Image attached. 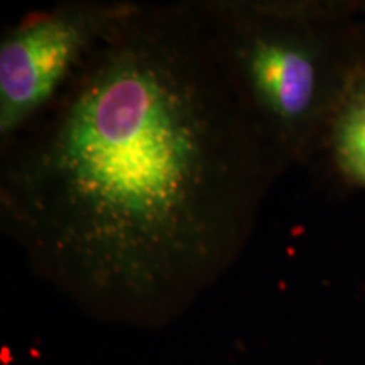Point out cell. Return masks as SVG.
<instances>
[{"instance_id": "cell-4", "label": "cell", "mask_w": 365, "mask_h": 365, "mask_svg": "<svg viewBox=\"0 0 365 365\" xmlns=\"http://www.w3.org/2000/svg\"><path fill=\"white\" fill-rule=\"evenodd\" d=\"M318 158L349 188L365 190V61L346 83L328 122Z\"/></svg>"}, {"instance_id": "cell-1", "label": "cell", "mask_w": 365, "mask_h": 365, "mask_svg": "<svg viewBox=\"0 0 365 365\" xmlns=\"http://www.w3.org/2000/svg\"><path fill=\"white\" fill-rule=\"evenodd\" d=\"M286 170L195 2H134L0 143V228L88 318L161 330L237 266Z\"/></svg>"}, {"instance_id": "cell-5", "label": "cell", "mask_w": 365, "mask_h": 365, "mask_svg": "<svg viewBox=\"0 0 365 365\" xmlns=\"http://www.w3.org/2000/svg\"><path fill=\"white\" fill-rule=\"evenodd\" d=\"M359 22H360V29H362L364 41H365V2L360 4V11H359Z\"/></svg>"}, {"instance_id": "cell-3", "label": "cell", "mask_w": 365, "mask_h": 365, "mask_svg": "<svg viewBox=\"0 0 365 365\" xmlns=\"http://www.w3.org/2000/svg\"><path fill=\"white\" fill-rule=\"evenodd\" d=\"M134 0H71L34 11L0 41V143L17 134L61 93Z\"/></svg>"}, {"instance_id": "cell-2", "label": "cell", "mask_w": 365, "mask_h": 365, "mask_svg": "<svg viewBox=\"0 0 365 365\" xmlns=\"http://www.w3.org/2000/svg\"><path fill=\"white\" fill-rule=\"evenodd\" d=\"M359 0L195 2L228 75L287 170L318 158L365 61Z\"/></svg>"}]
</instances>
